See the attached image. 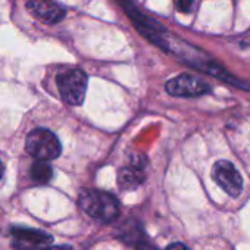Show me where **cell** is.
Listing matches in <instances>:
<instances>
[{
  "instance_id": "obj_1",
  "label": "cell",
  "mask_w": 250,
  "mask_h": 250,
  "mask_svg": "<svg viewBox=\"0 0 250 250\" xmlns=\"http://www.w3.org/2000/svg\"><path fill=\"white\" fill-rule=\"evenodd\" d=\"M80 208L94 219L102 222H110L119 215V203L118 200L104 191L99 190H87L80 196Z\"/></svg>"
},
{
  "instance_id": "obj_2",
  "label": "cell",
  "mask_w": 250,
  "mask_h": 250,
  "mask_svg": "<svg viewBox=\"0 0 250 250\" xmlns=\"http://www.w3.org/2000/svg\"><path fill=\"white\" fill-rule=\"evenodd\" d=\"M25 149L33 158H36L37 161H44V162L56 159L62 152V146L58 137L46 128L33 130L27 136Z\"/></svg>"
},
{
  "instance_id": "obj_3",
  "label": "cell",
  "mask_w": 250,
  "mask_h": 250,
  "mask_svg": "<svg viewBox=\"0 0 250 250\" xmlns=\"http://www.w3.org/2000/svg\"><path fill=\"white\" fill-rule=\"evenodd\" d=\"M58 88L69 104H81L87 90V75L81 69H69L58 75Z\"/></svg>"
},
{
  "instance_id": "obj_4",
  "label": "cell",
  "mask_w": 250,
  "mask_h": 250,
  "mask_svg": "<svg viewBox=\"0 0 250 250\" xmlns=\"http://www.w3.org/2000/svg\"><path fill=\"white\" fill-rule=\"evenodd\" d=\"M212 178L228 196H240L243 190V178L231 162L218 161L212 168Z\"/></svg>"
},
{
  "instance_id": "obj_5",
  "label": "cell",
  "mask_w": 250,
  "mask_h": 250,
  "mask_svg": "<svg viewBox=\"0 0 250 250\" xmlns=\"http://www.w3.org/2000/svg\"><path fill=\"white\" fill-rule=\"evenodd\" d=\"M167 91L175 97H197L210 91V87L200 78L183 74L167 83Z\"/></svg>"
},
{
  "instance_id": "obj_6",
  "label": "cell",
  "mask_w": 250,
  "mask_h": 250,
  "mask_svg": "<svg viewBox=\"0 0 250 250\" xmlns=\"http://www.w3.org/2000/svg\"><path fill=\"white\" fill-rule=\"evenodd\" d=\"M14 246L17 250H44L52 243V237L46 232L28 228H14Z\"/></svg>"
},
{
  "instance_id": "obj_7",
  "label": "cell",
  "mask_w": 250,
  "mask_h": 250,
  "mask_svg": "<svg viewBox=\"0 0 250 250\" xmlns=\"http://www.w3.org/2000/svg\"><path fill=\"white\" fill-rule=\"evenodd\" d=\"M27 8L34 17L49 24H56L62 21L66 14L65 9L53 0H30Z\"/></svg>"
},
{
  "instance_id": "obj_8",
  "label": "cell",
  "mask_w": 250,
  "mask_h": 250,
  "mask_svg": "<svg viewBox=\"0 0 250 250\" xmlns=\"http://www.w3.org/2000/svg\"><path fill=\"white\" fill-rule=\"evenodd\" d=\"M142 181V175L137 172L136 168H124L118 174V184L125 188V190H131L136 188Z\"/></svg>"
},
{
  "instance_id": "obj_9",
  "label": "cell",
  "mask_w": 250,
  "mask_h": 250,
  "mask_svg": "<svg viewBox=\"0 0 250 250\" xmlns=\"http://www.w3.org/2000/svg\"><path fill=\"white\" fill-rule=\"evenodd\" d=\"M53 177V169L52 167L44 162V161H39L33 165L31 168V178L36 181V183H40V184H44V183H49Z\"/></svg>"
},
{
  "instance_id": "obj_10",
  "label": "cell",
  "mask_w": 250,
  "mask_h": 250,
  "mask_svg": "<svg viewBox=\"0 0 250 250\" xmlns=\"http://www.w3.org/2000/svg\"><path fill=\"white\" fill-rule=\"evenodd\" d=\"M175 6L180 12H190L191 6H193V0H175Z\"/></svg>"
},
{
  "instance_id": "obj_11",
  "label": "cell",
  "mask_w": 250,
  "mask_h": 250,
  "mask_svg": "<svg viewBox=\"0 0 250 250\" xmlns=\"http://www.w3.org/2000/svg\"><path fill=\"white\" fill-rule=\"evenodd\" d=\"M167 250H190V249H188L187 246L181 244V243H172V244L168 246Z\"/></svg>"
},
{
  "instance_id": "obj_12",
  "label": "cell",
  "mask_w": 250,
  "mask_h": 250,
  "mask_svg": "<svg viewBox=\"0 0 250 250\" xmlns=\"http://www.w3.org/2000/svg\"><path fill=\"white\" fill-rule=\"evenodd\" d=\"M44 250H69V247L68 246H62V247L56 246V247H46Z\"/></svg>"
},
{
  "instance_id": "obj_13",
  "label": "cell",
  "mask_w": 250,
  "mask_h": 250,
  "mask_svg": "<svg viewBox=\"0 0 250 250\" xmlns=\"http://www.w3.org/2000/svg\"><path fill=\"white\" fill-rule=\"evenodd\" d=\"M2 175H3V165L0 162V178H2Z\"/></svg>"
}]
</instances>
